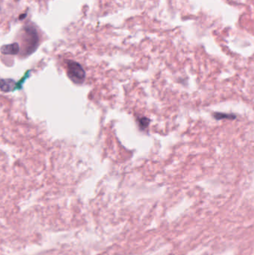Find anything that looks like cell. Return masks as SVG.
<instances>
[{
  "label": "cell",
  "instance_id": "cell-2",
  "mask_svg": "<svg viewBox=\"0 0 254 255\" xmlns=\"http://www.w3.org/2000/svg\"><path fill=\"white\" fill-rule=\"evenodd\" d=\"M19 84H16L12 79H0V89L4 92L13 91L19 89Z\"/></svg>",
  "mask_w": 254,
  "mask_h": 255
},
{
  "label": "cell",
  "instance_id": "cell-4",
  "mask_svg": "<svg viewBox=\"0 0 254 255\" xmlns=\"http://www.w3.org/2000/svg\"><path fill=\"white\" fill-rule=\"evenodd\" d=\"M139 127L142 130L147 128L149 127V124H150V120L147 118H141L138 119Z\"/></svg>",
  "mask_w": 254,
  "mask_h": 255
},
{
  "label": "cell",
  "instance_id": "cell-3",
  "mask_svg": "<svg viewBox=\"0 0 254 255\" xmlns=\"http://www.w3.org/2000/svg\"><path fill=\"white\" fill-rule=\"evenodd\" d=\"M18 49H19V48H18L17 45H10V46H4L1 49V52L3 54H13V55H15V54L17 53Z\"/></svg>",
  "mask_w": 254,
  "mask_h": 255
},
{
  "label": "cell",
  "instance_id": "cell-5",
  "mask_svg": "<svg viewBox=\"0 0 254 255\" xmlns=\"http://www.w3.org/2000/svg\"><path fill=\"white\" fill-rule=\"evenodd\" d=\"M214 118L216 120H222V119H229L234 120L236 118L235 115H228V114L224 113H215Z\"/></svg>",
  "mask_w": 254,
  "mask_h": 255
},
{
  "label": "cell",
  "instance_id": "cell-1",
  "mask_svg": "<svg viewBox=\"0 0 254 255\" xmlns=\"http://www.w3.org/2000/svg\"><path fill=\"white\" fill-rule=\"evenodd\" d=\"M67 76L74 83L81 85L85 82L86 74L79 63L68 61L67 63Z\"/></svg>",
  "mask_w": 254,
  "mask_h": 255
}]
</instances>
